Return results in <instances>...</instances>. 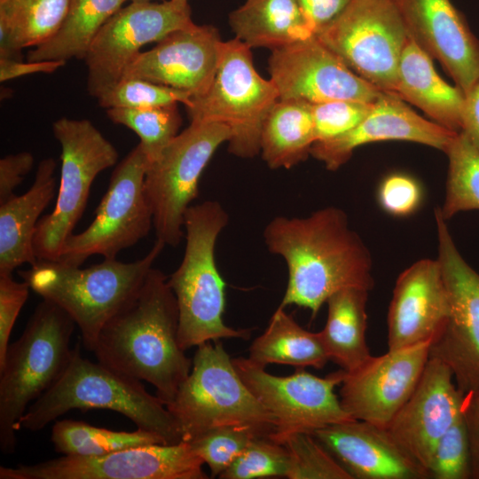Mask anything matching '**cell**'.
Segmentation results:
<instances>
[{
  "mask_svg": "<svg viewBox=\"0 0 479 479\" xmlns=\"http://www.w3.org/2000/svg\"><path fill=\"white\" fill-rule=\"evenodd\" d=\"M263 236L267 249L287 264L280 307L309 309L314 318L335 292L351 287L370 291L374 286L370 252L339 208L326 207L305 217L275 216Z\"/></svg>",
  "mask_w": 479,
  "mask_h": 479,
  "instance_id": "cell-1",
  "label": "cell"
},
{
  "mask_svg": "<svg viewBox=\"0 0 479 479\" xmlns=\"http://www.w3.org/2000/svg\"><path fill=\"white\" fill-rule=\"evenodd\" d=\"M178 323L168 277L153 267L132 299L101 330L92 351L99 363L153 385L168 404L192 366L178 343Z\"/></svg>",
  "mask_w": 479,
  "mask_h": 479,
  "instance_id": "cell-2",
  "label": "cell"
},
{
  "mask_svg": "<svg viewBox=\"0 0 479 479\" xmlns=\"http://www.w3.org/2000/svg\"><path fill=\"white\" fill-rule=\"evenodd\" d=\"M73 409L114 411L137 428L157 435L166 444L183 441L161 399L147 392L141 381L83 357L79 344L64 373L28 406L17 429L41 430Z\"/></svg>",
  "mask_w": 479,
  "mask_h": 479,
  "instance_id": "cell-3",
  "label": "cell"
},
{
  "mask_svg": "<svg viewBox=\"0 0 479 479\" xmlns=\"http://www.w3.org/2000/svg\"><path fill=\"white\" fill-rule=\"evenodd\" d=\"M164 247L156 240L138 260L124 263L104 258L87 268L37 260L19 274L30 289L73 318L84 348L92 351L101 330L136 294Z\"/></svg>",
  "mask_w": 479,
  "mask_h": 479,
  "instance_id": "cell-4",
  "label": "cell"
},
{
  "mask_svg": "<svg viewBox=\"0 0 479 479\" xmlns=\"http://www.w3.org/2000/svg\"><path fill=\"white\" fill-rule=\"evenodd\" d=\"M229 216L216 200L192 205L185 216V248L177 269L168 277L178 308V343L185 351L224 338L247 340L250 330L224 321L225 281L215 259L217 238Z\"/></svg>",
  "mask_w": 479,
  "mask_h": 479,
  "instance_id": "cell-5",
  "label": "cell"
},
{
  "mask_svg": "<svg viewBox=\"0 0 479 479\" xmlns=\"http://www.w3.org/2000/svg\"><path fill=\"white\" fill-rule=\"evenodd\" d=\"M75 326L63 309L43 299L20 337L9 344L0 365V449L4 455L15 452L17 426L30 403L68 366Z\"/></svg>",
  "mask_w": 479,
  "mask_h": 479,
  "instance_id": "cell-6",
  "label": "cell"
},
{
  "mask_svg": "<svg viewBox=\"0 0 479 479\" xmlns=\"http://www.w3.org/2000/svg\"><path fill=\"white\" fill-rule=\"evenodd\" d=\"M196 348L190 374L166 404L182 440L223 426L249 427L270 437L276 430L273 417L246 386L222 342Z\"/></svg>",
  "mask_w": 479,
  "mask_h": 479,
  "instance_id": "cell-7",
  "label": "cell"
},
{
  "mask_svg": "<svg viewBox=\"0 0 479 479\" xmlns=\"http://www.w3.org/2000/svg\"><path fill=\"white\" fill-rule=\"evenodd\" d=\"M279 99L271 80L256 71L251 48L234 38L224 42L219 65L208 90L186 107L191 122H212L231 131L228 151L240 158L260 153L263 122Z\"/></svg>",
  "mask_w": 479,
  "mask_h": 479,
  "instance_id": "cell-8",
  "label": "cell"
},
{
  "mask_svg": "<svg viewBox=\"0 0 479 479\" xmlns=\"http://www.w3.org/2000/svg\"><path fill=\"white\" fill-rule=\"evenodd\" d=\"M60 145V184L53 210L40 218L33 240L37 260L56 261L82 217L97 176L116 164L114 145L87 119L52 123Z\"/></svg>",
  "mask_w": 479,
  "mask_h": 479,
  "instance_id": "cell-9",
  "label": "cell"
},
{
  "mask_svg": "<svg viewBox=\"0 0 479 479\" xmlns=\"http://www.w3.org/2000/svg\"><path fill=\"white\" fill-rule=\"evenodd\" d=\"M231 137L224 124L195 121L148 164L144 188L157 240L177 247L185 237V216L198 197L199 181L217 148Z\"/></svg>",
  "mask_w": 479,
  "mask_h": 479,
  "instance_id": "cell-10",
  "label": "cell"
},
{
  "mask_svg": "<svg viewBox=\"0 0 479 479\" xmlns=\"http://www.w3.org/2000/svg\"><path fill=\"white\" fill-rule=\"evenodd\" d=\"M148 164L138 143L113 171L91 224L67 240L58 261L81 266L94 255L116 258L149 233L153 213L144 188Z\"/></svg>",
  "mask_w": 479,
  "mask_h": 479,
  "instance_id": "cell-11",
  "label": "cell"
},
{
  "mask_svg": "<svg viewBox=\"0 0 479 479\" xmlns=\"http://www.w3.org/2000/svg\"><path fill=\"white\" fill-rule=\"evenodd\" d=\"M315 35L360 77L394 93L409 35L392 0H350Z\"/></svg>",
  "mask_w": 479,
  "mask_h": 479,
  "instance_id": "cell-12",
  "label": "cell"
},
{
  "mask_svg": "<svg viewBox=\"0 0 479 479\" xmlns=\"http://www.w3.org/2000/svg\"><path fill=\"white\" fill-rule=\"evenodd\" d=\"M232 364L248 389L273 417L276 430L270 438L279 444L295 433H312L354 420L334 393L345 377L346 371L342 369L326 377L316 376L303 368H297L291 375L277 376L247 357L232 358Z\"/></svg>",
  "mask_w": 479,
  "mask_h": 479,
  "instance_id": "cell-13",
  "label": "cell"
},
{
  "mask_svg": "<svg viewBox=\"0 0 479 479\" xmlns=\"http://www.w3.org/2000/svg\"><path fill=\"white\" fill-rule=\"evenodd\" d=\"M438 255L448 293L450 315L430 342L429 357L449 366L459 390L479 385V273L463 259L446 220L435 209Z\"/></svg>",
  "mask_w": 479,
  "mask_h": 479,
  "instance_id": "cell-14",
  "label": "cell"
},
{
  "mask_svg": "<svg viewBox=\"0 0 479 479\" xmlns=\"http://www.w3.org/2000/svg\"><path fill=\"white\" fill-rule=\"evenodd\" d=\"M203 464L190 443L181 441L0 467V479H206Z\"/></svg>",
  "mask_w": 479,
  "mask_h": 479,
  "instance_id": "cell-15",
  "label": "cell"
},
{
  "mask_svg": "<svg viewBox=\"0 0 479 479\" xmlns=\"http://www.w3.org/2000/svg\"><path fill=\"white\" fill-rule=\"evenodd\" d=\"M191 9L163 3H130L101 27L84 59L87 90L97 99L116 85L147 43L192 24Z\"/></svg>",
  "mask_w": 479,
  "mask_h": 479,
  "instance_id": "cell-16",
  "label": "cell"
},
{
  "mask_svg": "<svg viewBox=\"0 0 479 479\" xmlns=\"http://www.w3.org/2000/svg\"><path fill=\"white\" fill-rule=\"evenodd\" d=\"M268 71L282 100L373 103L383 92L352 71L316 35L271 50Z\"/></svg>",
  "mask_w": 479,
  "mask_h": 479,
  "instance_id": "cell-17",
  "label": "cell"
},
{
  "mask_svg": "<svg viewBox=\"0 0 479 479\" xmlns=\"http://www.w3.org/2000/svg\"><path fill=\"white\" fill-rule=\"evenodd\" d=\"M430 342L371 356L346 372L340 389L343 409L354 420L388 428L421 377Z\"/></svg>",
  "mask_w": 479,
  "mask_h": 479,
  "instance_id": "cell-18",
  "label": "cell"
},
{
  "mask_svg": "<svg viewBox=\"0 0 479 479\" xmlns=\"http://www.w3.org/2000/svg\"><path fill=\"white\" fill-rule=\"evenodd\" d=\"M223 43L215 27L192 23L141 51L122 80L142 79L188 92L192 99L200 98L215 78Z\"/></svg>",
  "mask_w": 479,
  "mask_h": 479,
  "instance_id": "cell-19",
  "label": "cell"
},
{
  "mask_svg": "<svg viewBox=\"0 0 479 479\" xmlns=\"http://www.w3.org/2000/svg\"><path fill=\"white\" fill-rule=\"evenodd\" d=\"M408 35L464 94L479 78V39L451 0H392Z\"/></svg>",
  "mask_w": 479,
  "mask_h": 479,
  "instance_id": "cell-20",
  "label": "cell"
},
{
  "mask_svg": "<svg viewBox=\"0 0 479 479\" xmlns=\"http://www.w3.org/2000/svg\"><path fill=\"white\" fill-rule=\"evenodd\" d=\"M462 403L463 393L449 366L429 357L414 391L388 429L428 470L438 441L461 416Z\"/></svg>",
  "mask_w": 479,
  "mask_h": 479,
  "instance_id": "cell-21",
  "label": "cell"
},
{
  "mask_svg": "<svg viewBox=\"0 0 479 479\" xmlns=\"http://www.w3.org/2000/svg\"><path fill=\"white\" fill-rule=\"evenodd\" d=\"M456 133L420 116L397 94L383 91L355 128L336 137L315 142L310 155L334 171L349 160L356 148L365 144L409 141L444 152Z\"/></svg>",
  "mask_w": 479,
  "mask_h": 479,
  "instance_id": "cell-22",
  "label": "cell"
},
{
  "mask_svg": "<svg viewBox=\"0 0 479 479\" xmlns=\"http://www.w3.org/2000/svg\"><path fill=\"white\" fill-rule=\"evenodd\" d=\"M450 315L447 289L440 264L421 259L397 278L388 311V347L390 350L431 341Z\"/></svg>",
  "mask_w": 479,
  "mask_h": 479,
  "instance_id": "cell-23",
  "label": "cell"
},
{
  "mask_svg": "<svg viewBox=\"0 0 479 479\" xmlns=\"http://www.w3.org/2000/svg\"><path fill=\"white\" fill-rule=\"evenodd\" d=\"M353 479H428V470L388 428L351 420L311 433Z\"/></svg>",
  "mask_w": 479,
  "mask_h": 479,
  "instance_id": "cell-24",
  "label": "cell"
},
{
  "mask_svg": "<svg viewBox=\"0 0 479 479\" xmlns=\"http://www.w3.org/2000/svg\"><path fill=\"white\" fill-rule=\"evenodd\" d=\"M56 161H40L32 186L0 204V275H12L22 265H33L37 258L33 240L40 215L55 196Z\"/></svg>",
  "mask_w": 479,
  "mask_h": 479,
  "instance_id": "cell-25",
  "label": "cell"
},
{
  "mask_svg": "<svg viewBox=\"0 0 479 479\" xmlns=\"http://www.w3.org/2000/svg\"><path fill=\"white\" fill-rule=\"evenodd\" d=\"M394 93L419 107L436 124L461 131L464 92L437 74L432 58L410 35L398 64Z\"/></svg>",
  "mask_w": 479,
  "mask_h": 479,
  "instance_id": "cell-26",
  "label": "cell"
},
{
  "mask_svg": "<svg viewBox=\"0 0 479 479\" xmlns=\"http://www.w3.org/2000/svg\"><path fill=\"white\" fill-rule=\"evenodd\" d=\"M229 22L235 38L250 48L273 50L315 35L296 0H246Z\"/></svg>",
  "mask_w": 479,
  "mask_h": 479,
  "instance_id": "cell-27",
  "label": "cell"
},
{
  "mask_svg": "<svg viewBox=\"0 0 479 479\" xmlns=\"http://www.w3.org/2000/svg\"><path fill=\"white\" fill-rule=\"evenodd\" d=\"M368 293L362 287H346L326 301L327 318L318 333L329 361L346 372L372 356L365 338Z\"/></svg>",
  "mask_w": 479,
  "mask_h": 479,
  "instance_id": "cell-28",
  "label": "cell"
},
{
  "mask_svg": "<svg viewBox=\"0 0 479 479\" xmlns=\"http://www.w3.org/2000/svg\"><path fill=\"white\" fill-rule=\"evenodd\" d=\"M314 143L310 105L279 99L263 122L259 154L269 168L289 169L310 155Z\"/></svg>",
  "mask_w": 479,
  "mask_h": 479,
  "instance_id": "cell-29",
  "label": "cell"
},
{
  "mask_svg": "<svg viewBox=\"0 0 479 479\" xmlns=\"http://www.w3.org/2000/svg\"><path fill=\"white\" fill-rule=\"evenodd\" d=\"M247 358L264 368L269 364H279L321 369L329 361L319 333L304 329L280 306L264 332L253 341Z\"/></svg>",
  "mask_w": 479,
  "mask_h": 479,
  "instance_id": "cell-30",
  "label": "cell"
},
{
  "mask_svg": "<svg viewBox=\"0 0 479 479\" xmlns=\"http://www.w3.org/2000/svg\"><path fill=\"white\" fill-rule=\"evenodd\" d=\"M71 0H0V58L17 59L60 28Z\"/></svg>",
  "mask_w": 479,
  "mask_h": 479,
  "instance_id": "cell-31",
  "label": "cell"
},
{
  "mask_svg": "<svg viewBox=\"0 0 479 479\" xmlns=\"http://www.w3.org/2000/svg\"><path fill=\"white\" fill-rule=\"evenodd\" d=\"M127 0H71L64 23L47 42L35 47L27 60L83 59L94 38Z\"/></svg>",
  "mask_w": 479,
  "mask_h": 479,
  "instance_id": "cell-32",
  "label": "cell"
},
{
  "mask_svg": "<svg viewBox=\"0 0 479 479\" xmlns=\"http://www.w3.org/2000/svg\"><path fill=\"white\" fill-rule=\"evenodd\" d=\"M51 441L55 452L70 456H101L114 452L164 444L155 434L137 428L135 431H115L98 428L83 421L57 420Z\"/></svg>",
  "mask_w": 479,
  "mask_h": 479,
  "instance_id": "cell-33",
  "label": "cell"
},
{
  "mask_svg": "<svg viewBox=\"0 0 479 479\" xmlns=\"http://www.w3.org/2000/svg\"><path fill=\"white\" fill-rule=\"evenodd\" d=\"M444 153L449 160L445 197L439 211L446 221L461 211L479 210V151L462 132Z\"/></svg>",
  "mask_w": 479,
  "mask_h": 479,
  "instance_id": "cell-34",
  "label": "cell"
},
{
  "mask_svg": "<svg viewBox=\"0 0 479 479\" xmlns=\"http://www.w3.org/2000/svg\"><path fill=\"white\" fill-rule=\"evenodd\" d=\"M106 114L111 122L129 128L138 136L149 163L160 157L178 135L182 124L177 104L145 108L113 107L106 109Z\"/></svg>",
  "mask_w": 479,
  "mask_h": 479,
  "instance_id": "cell-35",
  "label": "cell"
},
{
  "mask_svg": "<svg viewBox=\"0 0 479 479\" xmlns=\"http://www.w3.org/2000/svg\"><path fill=\"white\" fill-rule=\"evenodd\" d=\"M282 444L287 451L289 479H353L348 471L311 434L299 432Z\"/></svg>",
  "mask_w": 479,
  "mask_h": 479,
  "instance_id": "cell-36",
  "label": "cell"
},
{
  "mask_svg": "<svg viewBox=\"0 0 479 479\" xmlns=\"http://www.w3.org/2000/svg\"><path fill=\"white\" fill-rule=\"evenodd\" d=\"M263 436L245 426H223L187 441L210 469V477L220 476L255 437ZM268 437V436H267Z\"/></svg>",
  "mask_w": 479,
  "mask_h": 479,
  "instance_id": "cell-37",
  "label": "cell"
},
{
  "mask_svg": "<svg viewBox=\"0 0 479 479\" xmlns=\"http://www.w3.org/2000/svg\"><path fill=\"white\" fill-rule=\"evenodd\" d=\"M192 97L184 90L149 81L122 79L98 98L106 109L113 107L145 108L182 103L191 105Z\"/></svg>",
  "mask_w": 479,
  "mask_h": 479,
  "instance_id": "cell-38",
  "label": "cell"
},
{
  "mask_svg": "<svg viewBox=\"0 0 479 479\" xmlns=\"http://www.w3.org/2000/svg\"><path fill=\"white\" fill-rule=\"evenodd\" d=\"M289 459L285 446L270 437H255L219 476L222 479H255L287 476Z\"/></svg>",
  "mask_w": 479,
  "mask_h": 479,
  "instance_id": "cell-39",
  "label": "cell"
},
{
  "mask_svg": "<svg viewBox=\"0 0 479 479\" xmlns=\"http://www.w3.org/2000/svg\"><path fill=\"white\" fill-rule=\"evenodd\" d=\"M428 471L433 479L472 478L470 443L462 414L438 441Z\"/></svg>",
  "mask_w": 479,
  "mask_h": 479,
  "instance_id": "cell-40",
  "label": "cell"
},
{
  "mask_svg": "<svg viewBox=\"0 0 479 479\" xmlns=\"http://www.w3.org/2000/svg\"><path fill=\"white\" fill-rule=\"evenodd\" d=\"M373 104L337 99L310 105L315 142L328 140L352 130L367 115Z\"/></svg>",
  "mask_w": 479,
  "mask_h": 479,
  "instance_id": "cell-41",
  "label": "cell"
},
{
  "mask_svg": "<svg viewBox=\"0 0 479 479\" xmlns=\"http://www.w3.org/2000/svg\"><path fill=\"white\" fill-rule=\"evenodd\" d=\"M377 198L380 206L387 213L404 216L418 209L422 201L423 191L412 177L395 173L381 182Z\"/></svg>",
  "mask_w": 479,
  "mask_h": 479,
  "instance_id": "cell-42",
  "label": "cell"
},
{
  "mask_svg": "<svg viewBox=\"0 0 479 479\" xmlns=\"http://www.w3.org/2000/svg\"><path fill=\"white\" fill-rule=\"evenodd\" d=\"M30 287L12 275H0V365L4 363L15 321L24 306Z\"/></svg>",
  "mask_w": 479,
  "mask_h": 479,
  "instance_id": "cell-43",
  "label": "cell"
},
{
  "mask_svg": "<svg viewBox=\"0 0 479 479\" xmlns=\"http://www.w3.org/2000/svg\"><path fill=\"white\" fill-rule=\"evenodd\" d=\"M35 158L28 152L9 154L0 160V204L16 194L14 190L32 169Z\"/></svg>",
  "mask_w": 479,
  "mask_h": 479,
  "instance_id": "cell-44",
  "label": "cell"
},
{
  "mask_svg": "<svg viewBox=\"0 0 479 479\" xmlns=\"http://www.w3.org/2000/svg\"><path fill=\"white\" fill-rule=\"evenodd\" d=\"M309 26L316 35L346 8L350 0H296Z\"/></svg>",
  "mask_w": 479,
  "mask_h": 479,
  "instance_id": "cell-45",
  "label": "cell"
},
{
  "mask_svg": "<svg viewBox=\"0 0 479 479\" xmlns=\"http://www.w3.org/2000/svg\"><path fill=\"white\" fill-rule=\"evenodd\" d=\"M462 416L470 443L472 478L479 479V385L463 394Z\"/></svg>",
  "mask_w": 479,
  "mask_h": 479,
  "instance_id": "cell-46",
  "label": "cell"
},
{
  "mask_svg": "<svg viewBox=\"0 0 479 479\" xmlns=\"http://www.w3.org/2000/svg\"><path fill=\"white\" fill-rule=\"evenodd\" d=\"M64 60H27L0 58V81L6 82L27 75L51 74L66 65Z\"/></svg>",
  "mask_w": 479,
  "mask_h": 479,
  "instance_id": "cell-47",
  "label": "cell"
},
{
  "mask_svg": "<svg viewBox=\"0 0 479 479\" xmlns=\"http://www.w3.org/2000/svg\"><path fill=\"white\" fill-rule=\"evenodd\" d=\"M461 131L479 151V78L465 93Z\"/></svg>",
  "mask_w": 479,
  "mask_h": 479,
  "instance_id": "cell-48",
  "label": "cell"
},
{
  "mask_svg": "<svg viewBox=\"0 0 479 479\" xmlns=\"http://www.w3.org/2000/svg\"><path fill=\"white\" fill-rule=\"evenodd\" d=\"M179 8H187L190 7L188 4V0H170Z\"/></svg>",
  "mask_w": 479,
  "mask_h": 479,
  "instance_id": "cell-49",
  "label": "cell"
},
{
  "mask_svg": "<svg viewBox=\"0 0 479 479\" xmlns=\"http://www.w3.org/2000/svg\"><path fill=\"white\" fill-rule=\"evenodd\" d=\"M130 3H145V2H152L153 0H127Z\"/></svg>",
  "mask_w": 479,
  "mask_h": 479,
  "instance_id": "cell-50",
  "label": "cell"
}]
</instances>
